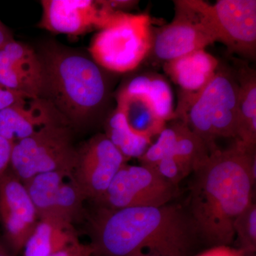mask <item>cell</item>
I'll use <instances>...</instances> for the list:
<instances>
[{"instance_id":"obj_8","label":"cell","mask_w":256,"mask_h":256,"mask_svg":"<svg viewBox=\"0 0 256 256\" xmlns=\"http://www.w3.org/2000/svg\"><path fill=\"white\" fill-rule=\"evenodd\" d=\"M176 192V186L165 181L152 168L126 163L96 203L98 206L114 210L162 206L168 204Z\"/></svg>"},{"instance_id":"obj_3","label":"cell","mask_w":256,"mask_h":256,"mask_svg":"<svg viewBox=\"0 0 256 256\" xmlns=\"http://www.w3.org/2000/svg\"><path fill=\"white\" fill-rule=\"evenodd\" d=\"M43 66L45 90H48L60 110L73 120L86 119L105 104L107 82L94 60L76 54L56 52L47 56Z\"/></svg>"},{"instance_id":"obj_10","label":"cell","mask_w":256,"mask_h":256,"mask_svg":"<svg viewBox=\"0 0 256 256\" xmlns=\"http://www.w3.org/2000/svg\"><path fill=\"white\" fill-rule=\"evenodd\" d=\"M128 160L105 134H98L78 151L72 176L86 198L96 202Z\"/></svg>"},{"instance_id":"obj_15","label":"cell","mask_w":256,"mask_h":256,"mask_svg":"<svg viewBox=\"0 0 256 256\" xmlns=\"http://www.w3.org/2000/svg\"><path fill=\"white\" fill-rule=\"evenodd\" d=\"M118 96L143 101L165 122L176 119L172 90L160 74L144 72L134 76L124 84Z\"/></svg>"},{"instance_id":"obj_4","label":"cell","mask_w":256,"mask_h":256,"mask_svg":"<svg viewBox=\"0 0 256 256\" xmlns=\"http://www.w3.org/2000/svg\"><path fill=\"white\" fill-rule=\"evenodd\" d=\"M238 82L235 70L220 64L214 77L192 98L181 120L203 141L210 152L220 138L238 136Z\"/></svg>"},{"instance_id":"obj_23","label":"cell","mask_w":256,"mask_h":256,"mask_svg":"<svg viewBox=\"0 0 256 256\" xmlns=\"http://www.w3.org/2000/svg\"><path fill=\"white\" fill-rule=\"evenodd\" d=\"M235 237L238 238L239 250L246 254L256 252V205L252 204L239 216L234 224Z\"/></svg>"},{"instance_id":"obj_7","label":"cell","mask_w":256,"mask_h":256,"mask_svg":"<svg viewBox=\"0 0 256 256\" xmlns=\"http://www.w3.org/2000/svg\"><path fill=\"white\" fill-rule=\"evenodd\" d=\"M188 2L215 42L223 44L230 53L256 60V0H220L214 4Z\"/></svg>"},{"instance_id":"obj_28","label":"cell","mask_w":256,"mask_h":256,"mask_svg":"<svg viewBox=\"0 0 256 256\" xmlns=\"http://www.w3.org/2000/svg\"><path fill=\"white\" fill-rule=\"evenodd\" d=\"M196 256H244V252L230 246H213Z\"/></svg>"},{"instance_id":"obj_26","label":"cell","mask_w":256,"mask_h":256,"mask_svg":"<svg viewBox=\"0 0 256 256\" xmlns=\"http://www.w3.org/2000/svg\"><path fill=\"white\" fill-rule=\"evenodd\" d=\"M50 256H94V249L90 244L78 242Z\"/></svg>"},{"instance_id":"obj_32","label":"cell","mask_w":256,"mask_h":256,"mask_svg":"<svg viewBox=\"0 0 256 256\" xmlns=\"http://www.w3.org/2000/svg\"></svg>"},{"instance_id":"obj_30","label":"cell","mask_w":256,"mask_h":256,"mask_svg":"<svg viewBox=\"0 0 256 256\" xmlns=\"http://www.w3.org/2000/svg\"><path fill=\"white\" fill-rule=\"evenodd\" d=\"M12 40H13V38L11 34L0 22V50Z\"/></svg>"},{"instance_id":"obj_9","label":"cell","mask_w":256,"mask_h":256,"mask_svg":"<svg viewBox=\"0 0 256 256\" xmlns=\"http://www.w3.org/2000/svg\"><path fill=\"white\" fill-rule=\"evenodd\" d=\"M175 16L168 24L153 32L150 52L146 60L164 65L214 43L188 0L174 1Z\"/></svg>"},{"instance_id":"obj_24","label":"cell","mask_w":256,"mask_h":256,"mask_svg":"<svg viewBox=\"0 0 256 256\" xmlns=\"http://www.w3.org/2000/svg\"><path fill=\"white\" fill-rule=\"evenodd\" d=\"M150 168L165 181L176 186L183 178L192 172L188 165L174 156L163 158Z\"/></svg>"},{"instance_id":"obj_25","label":"cell","mask_w":256,"mask_h":256,"mask_svg":"<svg viewBox=\"0 0 256 256\" xmlns=\"http://www.w3.org/2000/svg\"><path fill=\"white\" fill-rule=\"evenodd\" d=\"M37 98L0 86V111L18 104H26Z\"/></svg>"},{"instance_id":"obj_12","label":"cell","mask_w":256,"mask_h":256,"mask_svg":"<svg viewBox=\"0 0 256 256\" xmlns=\"http://www.w3.org/2000/svg\"><path fill=\"white\" fill-rule=\"evenodd\" d=\"M42 28L57 34L80 35L94 28L101 30L114 12L105 1L92 0H44Z\"/></svg>"},{"instance_id":"obj_20","label":"cell","mask_w":256,"mask_h":256,"mask_svg":"<svg viewBox=\"0 0 256 256\" xmlns=\"http://www.w3.org/2000/svg\"><path fill=\"white\" fill-rule=\"evenodd\" d=\"M72 174L66 172H50L35 175L23 182L36 208L38 220L52 218L60 185Z\"/></svg>"},{"instance_id":"obj_19","label":"cell","mask_w":256,"mask_h":256,"mask_svg":"<svg viewBox=\"0 0 256 256\" xmlns=\"http://www.w3.org/2000/svg\"><path fill=\"white\" fill-rule=\"evenodd\" d=\"M106 128V136L126 159H140L152 144V138L133 130L118 108L108 119Z\"/></svg>"},{"instance_id":"obj_21","label":"cell","mask_w":256,"mask_h":256,"mask_svg":"<svg viewBox=\"0 0 256 256\" xmlns=\"http://www.w3.org/2000/svg\"><path fill=\"white\" fill-rule=\"evenodd\" d=\"M117 108L124 111L130 127L141 134L152 138L160 134L166 122L158 118L149 106L137 98L118 97Z\"/></svg>"},{"instance_id":"obj_31","label":"cell","mask_w":256,"mask_h":256,"mask_svg":"<svg viewBox=\"0 0 256 256\" xmlns=\"http://www.w3.org/2000/svg\"><path fill=\"white\" fill-rule=\"evenodd\" d=\"M0 256H14L10 249L0 240Z\"/></svg>"},{"instance_id":"obj_5","label":"cell","mask_w":256,"mask_h":256,"mask_svg":"<svg viewBox=\"0 0 256 256\" xmlns=\"http://www.w3.org/2000/svg\"><path fill=\"white\" fill-rule=\"evenodd\" d=\"M152 37L149 15L116 12L92 38L89 52L101 68L128 73L148 58Z\"/></svg>"},{"instance_id":"obj_18","label":"cell","mask_w":256,"mask_h":256,"mask_svg":"<svg viewBox=\"0 0 256 256\" xmlns=\"http://www.w3.org/2000/svg\"><path fill=\"white\" fill-rule=\"evenodd\" d=\"M238 82V138L249 146L256 144V73L246 64L234 69Z\"/></svg>"},{"instance_id":"obj_11","label":"cell","mask_w":256,"mask_h":256,"mask_svg":"<svg viewBox=\"0 0 256 256\" xmlns=\"http://www.w3.org/2000/svg\"><path fill=\"white\" fill-rule=\"evenodd\" d=\"M38 220L24 185L9 166L0 174V222L13 256L22 252Z\"/></svg>"},{"instance_id":"obj_2","label":"cell","mask_w":256,"mask_h":256,"mask_svg":"<svg viewBox=\"0 0 256 256\" xmlns=\"http://www.w3.org/2000/svg\"><path fill=\"white\" fill-rule=\"evenodd\" d=\"M89 222L94 256H190L198 238L178 205L98 206Z\"/></svg>"},{"instance_id":"obj_29","label":"cell","mask_w":256,"mask_h":256,"mask_svg":"<svg viewBox=\"0 0 256 256\" xmlns=\"http://www.w3.org/2000/svg\"><path fill=\"white\" fill-rule=\"evenodd\" d=\"M108 8L114 12H124V10H132L136 8L139 2L133 0H108L105 1Z\"/></svg>"},{"instance_id":"obj_17","label":"cell","mask_w":256,"mask_h":256,"mask_svg":"<svg viewBox=\"0 0 256 256\" xmlns=\"http://www.w3.org/2000/svg\"><path fill=\"white\" fill-rule=\"evenodd\" d=\"M73 224L56 218H40L23 249V256H50L78 242Z\"/></svg>"},{"instance_id":"obj_14","label":"cell","mask_w":256,"mask_h":256,"mask_svg":"<svg viewBox=\"0 0 256 256\" xmlns=\"http://www.w3.org/2000/svg\"><path fill=\"white\" fill-rule=\"evenodd\" d=\"M220 64V60L213 55L200 50L163 65L165 73L181 89L175 110L176 119L183 117L192 98L214 77Z\"/></svg>"},{"instance_id":"obj_27","label":"cell","mask_w":256,"mask_h":256,"mask_svg":"<svg viewBox=\"0 0 256 256\" xmlns=\"http://www.w3.org/2000/svg\"><path fill=\"white\" fill-rule=\"evenodd\" d=\"M13 146L12 142L0 136V174L10 166Z\"/></svg>"},{"instance_id":"obj_22","label":"cell","mask_w":256,"mask_h":256,"mask_svg":"<svg viewBox=\"0 0 256 256\" xmlns=\"http://www.w3.org/2000/svg\"><path fill=\"white\" fill-rule=\"evenodd\" d=\"M176 122L178 134L173 156L188 165L194 172L207 159L210 150L186 122L178 119H176Z\"/></svg>"},{"instance_id":"obj_1","label":"cell","mask_w":256,"mask_h":256,"mask_svg":"<svg viewBox=\"0 0 256 256\" xmlns=\"http://www.w3.org/2000/svg\"><path fill=\"white\" fill-rule=\"evenodd\" d=\"M194 173L190 216L198 238L213 246H230L236 220L254 203L256 146L238 140L225 150H216Z\"/></svg>"},{"instance_id":"obj_16","label":"cell","mask_w":256,"mask_h":256,"mask_svg":"<svg viewBox=\"0 0 256 256\" xmlns=\"http://www.w3.org/2000/svg\"><path fill=\"white\" fill-rule=\"evenodd\" d=\"M52 117L38 98L12 106L0 111V136L14 144L54 122Z\"/></svg>"},{"instance_id":"obj_6","label":"cell","mask_w":256,"mask_h":256,"mask_svg":"<svg viewBox=\"0 0 256 256\" xmlns=\"http://www.w3.org/2000/svg\"><path fill=\"white\" fill-rule=\"evenodd\" d=\"M77 160L78 151L68 128L53 122L14 143L10 166L23 183L42 173L62 171L73 174Z\"/></svg>"},{"instance_id":"obj_13","label":"cell","mask_w":256,"mask_h":256,"mask_svg":"<svg viewBox=\"0 0 256 256\" xmlns=\"http://www.w3.org/2000/svg\"><path fill=\"white\" fill-rule=\"evenodd\" d=\"M0 86L37 98L44 92L43 65L30 47L13 40L0 50Z\"/></svg>"}]
</instances>
